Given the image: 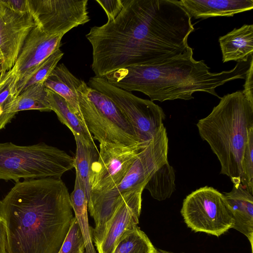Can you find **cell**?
<instances>
[{
    "label": "cell",
    "instance_id": "6da1fadb",
    "mask_svg": "<svg viewBox=\"0 0 253 253\" xmlns=\"http://www.w3.org/2000/svg\"><path fill=\"white\" fill-rule=\"evenodd\" d=\"M191 18L177 0H124L113 21L91 27L85 35L95 76L163 63L183 53L194 31Z\"/></svg>",
    "mask_w": 253,
    "mask_h": 253
},
{
    "label": "cell",
    "instance_id": "7a4b0ae2",
    "mask_svg": "<svg viewBox=\"0 0 253 253\" xmlns=\"http://www.w3.org/2000/svg\"><path fill=\"white\" fill-rule=\"evenodd\" d=\"M7 253H58L74 218L61 178L18 181L0 201Z\"/></svg>",
    "mask_w": 253,
    "mask_h": 253
},
{
    "label": "cell",
    "instance_id": "3957f363",
    "mask_svg": "<svg viewBox=\"0 0 253 253\" xmlns=\"http://www.w3.org/2000/svg\"><path fill=\"white\" fill-rule=\"evenodd\" d=\"M189 46L183 53L159 64L135 65L111 72L103 77L112 85L131 92L137 91L150 100L163 102L190 100L196 92L220 97L215 88L236 79H245L249 67L237 63L229 71L211 73L204 60H195Z\"/></svg>",
    "mask_w": 253,
    "mask_h": 253
},
{
    "label": "cell",
    "instance_id": "277c9868",
    "mask_svg": "<svg viewBox=\"0 0 253 253\" xmlns=\"http://www.w3.org/2000/svg\"><path fill=\"white\" fill-rule=\"evenodd\" d=\"M196 125L201 137L217 157L220 173L229 177L234 185L241 184L242 158L253 131V104L242 91L227 94Z\"/></svg>",
    "mask_w": 253,
    "mask_h": 253
},
{
    "label": "cell",
    "instance_id": "5b68a950",
    "mask_svg": "<svg viewBox=\"0 0 253 253\" xmlns=\"http://www.w3.org/2000/svg\"><path fill=\"white\" fill-rule=\"evenodd\" d=\"M168 137L163 126L148 145L140 152L119 184L104 193L91 195L87 200V209L95 226L91 229L96 247L100 244L108 221L129 192L143 190L152 175L168 162Z\"/></svg>",
    "mask_w": 253,
    "mask_h": 253
},
{
    "label": "cell",
    "instance_id": "8992f818",
    "mask_svg": "<svg viewBox=\"0 0 253 253\" xmlns=\"http://www.w3.org/2000/svg\"><path fill=\"white\" fill-rule=\"evenodd\" d=\"M74 162L64 150L43 142L28 146L0 143V179L61 178L74 168Z\"/></svg>",
    "mask_w": 253,
    "mask_h": 253
},
{
    "label": "cell",
    "instance_id": "52a82bcc",
    "mask_svg": "<svg viewBox=\"0 0 253 253\" xmlns=\"http://www.w3.org/2000/svg\"><path fill=\"white\" fill-rule=\"evenodd\" d=\"M78 99L84 123L93 139L100 143H141L130 122L107 95L84 83Z\"/></svg>",
    "mask_w": 253,
    "mask_h": 253
},
{
    "label": "cell",
    "instance_id": "ba28073f",
    "mask_svg": "<svg viewBox=\"0 0 253 253\" xmlns=\"http://www.w3.org/2000/svg\"><path fill=\"white\" fill-rule=\"evenodd\" d=\"M181 213L192 231L217 237L232 228L234 223L223 194L207 186L187 196L183 200Z\"/></svg>",
    "mask_w": 253,
    "mask_h": 253
},
{
    "label": "cell",
    "instance_id": "9c48e42d",
    "mask_svg": "<svg viewBox=\"0 0 253 253\" xmlns=\"http://www.w3.org/2000/svg\"><path fill=\"white\" fill-rule=\"evenodd\" d=\"M88 84L107 95L118 106L131 124L141 143L150 142L164 126L166 116L153 101L115 86L104 78L91 77Z\"/></svg>",
    "mask_w": 253,
    "mask_h": 253
},
{
    "label": "cell",
    "instance_id": "30bf717a",
    "mask_svg": "<svg viewBox=\"0 0 253 253\" xmlns=\"http://www.w3.org/2000/svg\"><path fill=\"white\" fill-rule=\"evenodd\" d=\"M149 142L133 145L100 143L98 158L91 168L90 195L104 193L117 186L138 154Z\"/></svg>",
    "mask_w": 253,
    "mask_h": 253
},
{
    "label": "cell",
    "instance_id": "8fae6325",
    "mask_svg": "<svg viewBox=\"0 0 253 253\" xmlns=\"http://www.w3.org/2000/svg\"><path fill=\"white\" fill-rule=\"evenodd\" d=\"M29 13L44 33L65 35L90 21L87 0H27Z\"/></svg>",
    "mask_w": 253,
    "mask_h": 253
},
{
    "label": "cell",
    "instance_id": "7c38bea8",
    "mask_svg": "<svg viewBox=\"0 0 253 253\" xmlns=\"http://www.w3.org/2000/svg\"><path fill=\"white\" fill-rule=\"evenodd\" d=\"M35 26L36 25L29 13L15 12L0 0L1 77L13 66L26 39Z\"/></svg>",
    "mask_w": 253,
    "mask_h": 253
},
{
    "label": "cell",
    "instance_id": "4fadbf2b",
    "mask_svg": "<svg viewBox=\"0 0 253 253\" xmlns=\"http://www.w3.org/2000/svg\"><path fill=\"white\" fill-rule=\"evenodd\" d=\"M64 35H50L35 26L26 39L12 68L17 85L24 81L44 60L60 48Z\"/></svg>",
    "mask_w": 253,
    "mask_h": 253
},
{
    "label": "cell",
    "instance_id": "5bb4252c",
    "mask_svg": "<svg viewBox=\"0 0 253 253\" xmlns=\"http://www.w3.org/2000/svg\"><path fill=\"white\" fill-rule=\"evenodd\" d=\"M143 190L126 193L108 221L98 253H111L122 235L136 226L141 210Z\"/></svg>",
    "mask_w": 253,
    "mask_h": 253
},
{
    "label": "cell",
    "instance_id": "9a60e30c",
    "mask_svg": "<svg viewBox=\"0 0 253 253\" xmlns=\"http://www.w3.org/2000/svg\"><path fill=\"white\" fill-rule=\"evenodd\" d=\"M178 2L195 19L233 16L253 8V0H180Z\"/></svg>",
    "mask_w": 253,
    "mask_h": 253
},
{
    "label": "cell",
    "instance_id": "2e32d148",
    "mask_svg": "<svg viewBox=\"0 0 253 253\" xmlns=\"http://www.w3.org/2000/svg\"><path fill=\"white\" fill-rule=\"evenodd\" d=\"M223 195L234 218L232 228L248 238L253 253V194L239 184L233 185L232 190Z\"/></svg>",
    "mask_w": 253,
    "mask_h": 253
},
{
    "label": "cell",
    "instance_id": "e0dca14e",
    "mask_svg": "<svg viewBox=\"0 0 253 253\" xmlns=\"http://www.w3.org/2000/svg\"><path fill=\"white\" fill-rule=\"evenodd\" d=\"M84 83L83 80L75 77L62 63L55 67L43 84L46 88L54 91L63 97L68 103L71 111L84 123L79 107L78 92Z\"/></svg>",
    "mask_w": 253,
    "mask_h": 253
},
{
    "label": "cell",
    "instance_id": "ac0fdd59",
    "mask_svg": "<svg viewBox=\"0 0 253 253\" xmlns=\"http://www.w3.org/2000/svg\"><path fill=\"white\" fill-rule=\"evenodd\" d=\"M223 63L246 62L253 54V25L234 28L218 39Z\"/></svg>",
    "mask_w": 253,
    "mask_h": 253
},
{
    "label": "cell",
    "instance_id": "d6986e66",
    "mask_svg": "<svg viewBox=\"0 0 253 253\" xmlns=\"http://www.w3.org/2000/svg\"><path fill=\"white\" fill-rule=\"evenodd\" d=\"M28 110L52 111L43 84L29 86L3 108V113L0 116V130L4 128L19 111Z\"/></svg>",
    "mask_w": 253,
    "mask_h": 253
},
{
    "label": "cell",
    "instance_id": "ffe728a7",
    "mask_svg": "<svg viewBox=\"0 0 253 253\" xmlns=\"http://www.w3.org/2000/svg\"><path fill=\"white\" fill-rule=\"evenodd\" d=\"M46 90L51 110L56 113L60 122L71 130L74 136L93 142L92 135L84 123L71 111L67 101L54 91L47 88Z\"/></svg>",
    "mask_w": 253,
    "mask_h": 253
},
{
    "label": "cell",
    "instance_id": "44dd1931",
    "mask_svg": "<svg viewBox=\"0 0 253 253\" xmlns=\"http://www.w3.org/2000/svg\"><path fill=\"white\" fill-rule=\"evenodd\" d=\"M74 137L76 152L74 157V166L88 200L91 193L89 181L91 168L93 162L97 160L99 153L94 142L87 141L77 135H74Z\"/></svg>",
    "mask_w": 253,
    "mask_h": 253
},
{
    "label": "cell",
    "instance_id": "7402d4cb",
    "mask_svg": "<svg viewBox=\"0 0 253 253\" xmlns=\"http://www.w3.org/2000/svg\"><path fill=\"white\" fill-rule=\"evenodd\" d=\"M71 204L79 223L85 244L84 253H97L93 245L87 216V197L78 175L76 173L74 189L70 195Z\"/></svg>",
    "mask_w": 253,
    "mask_h": 253
},
{
    "label": "cell",
    "instance_id": "603a6c76",
    "mask_svg": "<svg viewBox=\"0 0 253 253\" xmlns=\"http://www.w3.org/2000/svg\"><path fill=\"white\" fill-rule=\"evenodd\" d=\"M175 172L169 162L166 163L150 177L144 189L155 199L161 201L169 198L175 190Z\"/></svg>",
    "mask_w": 253,
    "mask_h": 253
},
{
    "label": "cell",
    "instance_id": "cb8c5ba5",
    "mask_svg": "<svg viewBox=\"0 0 253 253\" xmlns=\"http://www.w3.org/2000/svg\"><path fill=\"white\" fill-rule=\"evenodd\" d=\"M155 249L145 233L136 225L122 235L111 253H153Z\"/></svg>",
    "mask_w": 253,
    "mask_h": 253
},
{
    "label": "cell",
    "instance_id": "d4e9b609",
    "mask_svg": "<svg viewBox=\"0 0 253 253\" xmlns=\"http://www.w3.org/2000/svg\"><path fill=\"white\" fill-rule=\"evenodd\" d=\"M64 53L60 48L44 60L31 74L16 86V96L29 86L36 84H43L61 59Z\"/></svg>",
    "mask_w": 253,
    "mask_h": 253
},
{
    "label": "cell",
    "instance_id": "484cf974",
    "mask_svg": "<svg viewBox=\"0 0 253 253\" xmlns=\"http://www.w3.org/2000/svg\"><path fill=\"white\" fill-rule=\"evenodd\" d=\"M85 244L82 231L75 217L66 237L58 253H84Z\"/></svg>",
    "mask_w": 253,
    "mask_h": 253
},
{
    "label": "cell",
    "instance_id": "4316f807",
    "mask_svg": "<svg viewBox=\"0 0 253 253\" xmlns=\"http://www.w3.org/2000/svg\"><path fill=\"white\" fill-rule=\"evenodd\" d=\"M241 167V185L253 194V131L250 134L244 152Z\"/></svg>",
    "mask_w": 253,
    "mask_h": 253
},
{
    "label": "cell",
    "instance_id": "83f0119b",
    "mask_svg": "<svg viewBox=\"0 0 253 253\" xmlns=\"http://www.w3.org/2000/svg\"><path fill=\"white\" fill-rule=\"evenodd\" d=\"M16 97V84L14 76L6 72L0 80V106L3 108Z\"/></svg>",
    "mask_w": 253,
    "mask_h": 253
},
{
    "label": "cell",
    "instance_id": "f1b7e54d",
    "mask_svg": "<svg viewBox=\"0 0 253 253\" xmlns=\"http://www.w3.org/2000/svg\"><path fill=\"white\" fill-rule=\"evenodd\" d=\"M102 7L108 17V22L113 21L120 14L124 6V0H96Z\"/></svg>",
    "mask_w": 253,
    "mask_h": 253
},
{
    "label": "cell",
    "instance_id": "f546056e",
    "mask_svg": "<svg viewBox=\"0 0 253 253\" xmlns=\"http://www.w3.org/2000/svg\"><path fill=\"white\" fill-rule=\"evenodd\" d=\"M249 67L245 75V82L243 93L246 98L253 104V56L251 57Z\"/></svg>",
    "mask_w": 253,
    "mask_h": 253
},
{
    "label": "cell",
    "instance_id": "4dcf8cb0",
    "mask_svg": "<svg viewBox=\"0 0 253 253\" xmlns=\"http://www.w3.org/2000/svg\"><path fill=\"white\" fill-rule=\"evenodd\" d=\"M11 10L19 13H29L27 0H1Z\"/></svg>",
    "mask_w": 253,
    "mask_h": 253
},
{
    "label": "cell",
    "instance_id": "1f68e13d",
    "mask_svg": "<svg viewBox=\"0 0 253 253\" xmlns=\"http://www.w3.org/2000/svg\"><path fill=\"white\" fill-rule=\"evenodd\" d=\"M6 226L4 220L0 216V253H7Z\"/></svg>",
    "mask_w": 253,
    "mask_h": 253
},
{
    "label": "cell",
    "instance_id": "d6a6232c",
    "mask_svg": "<svg viewBox=\"0 0 253 253\" xmlns=\"http://www.w3.org/2000/svg\"><path fill=\"white\" fill-rule=\"evenodd\" d=\"M153 253H173L166 251L162 250L161 249H155V250Z\"/></svg>",
    "mask_w": 253,
    "mask_h": 253
},
{
    "label": "cell",
    "instance_id": "836d02e7",
    "mask_svg": "<svg viewBox=\"0 0 253 253\" xmlns=\"http://www.w3.org/2000/svg\"><path fill=\"white\" fill-rule=\"evenodd\" d=\"M1 78V63L0 61V80Z\"/></svg>",
    "mask_w": 253,
    "mask_h": 253
},
{
    "label": "cell",
    "instance_id": "e575fe53",
    "mask_svg": "<svg viewBox=\"0 0 253 253\" xmlns=\"http://www.w3.org/2000/svg\"><path fill=\"white\" fill-rule=\"evenodd\" d=\"M3 113V110L2 108L0 106V116Z\"/></svg>",
    "mask_w": 253,
    "mask_h": 253
}]
</instances>
